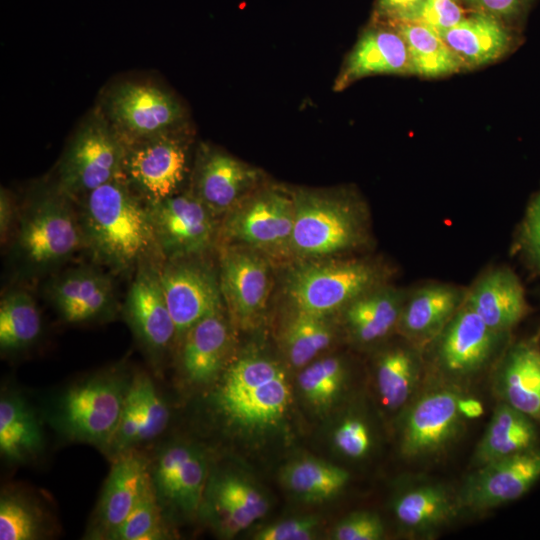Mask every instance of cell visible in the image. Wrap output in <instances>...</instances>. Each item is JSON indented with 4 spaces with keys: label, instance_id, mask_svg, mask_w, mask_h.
Returning <instances> with one entry per match:
<instances>
[{
    "label": "cell",
    "instance_id": "obj_4",
    "mask_svg": "<svg viewBox=\"0 0 540 540\" xmlns=\"http://www.w3.org/2000/svg\"><path fill=\"white\" fill-rule=\"evenodd\" d=\"M291 256L302 260L331 258L365 238L361 212L341 196L312 190L293 193Z\"/></svg>",
    "mask_w": 540,
    "mask_h": 540
},
{
    "label": "cell",
    "instance_id": "obj_13",
    "mask_svg": "<svg viewBox=\"0 0 540 540\" xmlns=\"http://www.w3.org/2000/svg\"><path fill=\"white\" fill-rule=\"evenodd\" d=\"M219 282L230 319L247 329L259 322L271 290L268 258L240 244H226L220 253Z\"/></svg>",
    "mask_w": 540,
    "mask_h": 540
},
{
    "label": "cell",
    "instance_id": "obj_12",
    "mask_svg": "<svg viewBox=\"0 0 540 540\" xmlns=\"http://www.w3.org/2000/svg\"><path fill=\"white\" fill-rule=\"evenodd\" d=\"M108 121L123 142L180 129V103L164 89L143 83H123L106 100Z\"/></svg>",
    "mask_w": 540,
    "mask_h": 540
},
{
    "label": "cell",
    "instance_id": "obj_2",
    "mask_svg": "<svg viewBox=\"0 0 540 540\" xmlns=\"http://www.w3.org/2000/svg\"><path fill=\"white\" fill-rule=\"evenodd\" d=\"M74 206L54 183L27 197L11 239V255L22 274L49 273L85 246Z\"/></svg>",
    "mask_w": 540,
    "mask_h": 540
},
{
    "label": "cell",
    "instance_id": "obj_18",
    "mask_svg": "<svg viewBox=\"0 0 540 540\" xmlns=\"http://www.w3.org/2000/svg\"><path fill=\"white\" fill-rule=\"evenodd\" d=\"M539 479L540 447H535L477 467L458 499L462 506L487 510L519 499Z\"/></svg>",
    "mask_w": 540,
    "mask_h": 540
},
{
    "label": "cell",
    "instance_id": "obj_39",
    "mask_svg": "<svg viewBox=\"0 0 540 540\" xmlns=\"http://www.w3.org/2000/svg\"><path fill=\"white\" fill-rule=\"evenodd\" d=\"M165 536L164 512L150 480L131 512L108 539L152 540Z\"/></svg>",
    "mask_w": 540,
    "mask_h": 540
},
{
    "label": "cell",
    "instance_id": "obj_47",
    "mask_svg": "<svg viewBox=\"0 0 540 540\" xmlns=\"http://www.w3.org/2000/svg\"><path fill=\"white\" fill-rule=\"evenodd\" d=\"M19 211L12 195L4 188L0 191V238L1 245L7 246L13 237Z\"/></svg>",
    "mask_w": 540,
    "mask_h": 540
},
{
    "label": "cell",
    "instance_id": "obj_11",
    "mask_svg": "<svg viewBox=\"0 0 540 540\" xmlns=\"http://www.w3.org/2000/svg\"><path fill=\"white\" fill-rule=\"evenodd\" d=\"M159 277L177 341L195 323L224 309L219 275L200 256L163 260Z\"/></svg>",
    "mask_w": 540,
    "mask_h": 540
},
{
    "label": "cell",
    "instance_id": "obj_38",
    "mask_svg": "<svg viewBox=\"0 0 540 540\" xmlns=\"http://www.w3.org/2000/svg\"><path fill=\"white\" fill-rule=\"evenodd\" d=\"M345 376L346 370L341 359L325 357L303 367L298 376V385L310 404L325 407L340 393Z\"/></svg>",
    "mask_w": 540,
    "mask_h": 540
},
{
    "label": "cell",
    "instance_id": "obj_35",
    "mask_svg": "<svg viewBox=\"0 0 540 540\" xmlns=\"http://www.w3.org/2000/svg\"><path fill=\"white\" fill-rule=\"evenodd\" d=\"M420 376V362L415 352L404 346L385 351L376 366V386L387 408L398 409L414 393Z\"/></svg>",
    "mask_w": 540,
    "mask_h": 540
},
{
    "label": "cell",
    "instance_id": "obj_40",
    "mask_svg": "<svg viewBox=\"0 0 540 540\" xmlns=\"http://www.w3.org/2000/svg\"><path fill=\"white\" fill-rule=\"evenodd\" d=\"M44 533V515L27 497L4 493L0 499V539L33 540Z\"/></svg>",
    "mask_w": 540,
    "mask_h": 540
},
{
    "label": "cell",
    "instance_id": "obj_9",
    "mask_svg": "<svg viewBox=\"0 0 540 540\" xmlns=\"http://www.w3.org/2000/svg\"><path fill=\"white\" fill-rule=\"evenodd\" d=\"M124 143L121 178L146 204L177 192L187 173V145L180 129Z\"/></svg>",
    "mask_w": 540,
    "mask_h": 540
},
{
    "label": "cell",
    "instance_id": "obj_7",
    "mask_svg": "<svg viewBox=\"0 0 540 540\" xmlns=\"http://www.w3.org/2000/svg\"><path fill=\"white\" fill-rule=\"evenodd\" d=\"M124 143L103 115L90 117L66 148L57 171L58 190L76 202L118 178Z\"/></svg>",
    "mask_w": 540,
    "mask_h": 540
},
{
    "label": "cell",
    "instance_id": "obj_48",
    "mask_svg": "<svg viewBox=\"0 0 540 540\" xmlns=\"http://www.w3.org/2000/svg\"><path fill=\"white\" fill-rule=\"evenodd\" d=\"M524 240L531 258L540 269V195L529 210L524 227Z\"/></svg>",
    "mask_w": 540,
    "mask_h": 540
},
{
    "label": "cell",
    "instance_id": "obj_25",
    "mask_svg": "<svg viewBox=\"0 0 540 540\" xmlns=\"http://www.w3.org/2000/svg\"><path fill=\"white\" fill-rule=\"evenodd\" d=\"M459 289L430 284L405 297L398 329L413 344L434 341L465 299Z\"/></svg>",
    "mask_w": 540,
    "mask_h": 540
},
{
    "label": "cell",
    "instance_id": "obj_10",
    "mask_svg": "<svg viewBox=\"0 0 540 540\" xmlns=\"http://www.w3.org/2000/svg\"><path fill=\"white\" fill-rule=\"evenodd\" d=\"M146 205L163 260L201 256L213 246L216 216L192 189Z\"/></svg>",
    "mask_w": 540,
    "mask_h": 540
},
{
    "label": "cell",
    "instance_id": "obj_43",
    "mask_svg": "<svg viewBox=\"0 0 540 540\" xmlns=\"http://www.w3.org/2000/svg\"><path fill=\"white\" fill-rule=\"evenodd\" d=\"M333 442L343 455L359 459L370 451L372 437L365 421L358 417H348L334 431Z\"/></svg>",
    "mask_w": 540,
    "mask_h": 540
},
{
    "label": "cell",
    "instance_id": "obj_8",
    "mask_svg": "<svg viewBox=\"0 0 540 540\" xmlns=\"http://www.w3.org/2000/svg\"><path fill=\"white\" fill-rule=\"evenodd\" d=\"M294 198L277 187L257 191L243 198L224 215L219 234L226 244L253 248L265 256L291 255Z\"/></svg>",
    "mask_w": 540,
    "mask_h": 540
},
{
    "label": "cell",
    "instance_id": "obj_3",
    "mask_svg": "<svg viewBox=\"0 0 540 540\" xmlns=\"http://www.w3.org/2000/svg\"><path fill=\"white\" fill-rule=\"evenodd\" d=\"M290 396L286 373L277 361L248 355L226 369L217 401L235 424L262 429L276 424L284 416Z\"/></svg>",
    "mask_w": 540,
    "mask_h": 540
},
{
    "label": "cell",
    "instance_id": "obj_36",
    "mask_svg": "<svg viewBox=\"0 0 540 540\" xmlns=\"http://www.w3.org/2000/svg\"><path fill=\"white\" fill-rule=\"evenodd\" d=\"M285 487L308 502H320L337 495L348 483L347 470L331 463L301 458L289 463L281 473Z\"/></svg>",
    "mask_w": 540,
    "mask_h": 540
},
{
    "label": "cell",
    "instance_id": "obj_23",
    "mask_svg": "<svg viewBox=\"0 0 540 540\" xmlns=\"http://www.w3.org/2000/svg\"><path fill=\"white\" fill-rule=\"evenodd\" d=\"M181 365L195 384L213 381L226 363L231 333L223 309L195 323L180 340Z\"/></svg>",
    "mask_w": 540,
    "mask_h": 540
},
{
    "label": "cell",
    "instance_id": "obj_19",
    "mask_svg": "<svg viewBox=\"0 0 540 540\" xmlns=\"http://www.w3.org/2000/svg\"><path fill=\"white\" fill-rule=\"evenodd\" d=\"M46 296L68 323L109 318L117 311L111 278L90 266H78L57 274L47 284Z\"/></svg>",
    "mask_w": 540,
    "mask_h": 540
},
{
    "label": "cell",
    "instance_id": "obj_22",
    "mask_svg": "<svg viewBox=\"0 0 540 540\" xmlns=\"http://www.w3.org/2000/svg\"><path fill=\"white\" fill-rule=\"evenodd\" d=\"M221 535L232 537L263 517L268 502L249 481L224 473L209 479L202 501Z\"/></svg>",
    "mask_w": 540,
    "mask_h": 540
},
{
    "label": "cell",
    "instance_id": "obj_5",
    "mask_svg": "<svg viewBox=\"0 0 540 540\" xmlns=\"http://www.w3.org/2000/svg\"><path fill=\"white\" fill-rule=\"evenodd\" d=\"M381 280V269L371 262L305 260L290 270L285 293L292 308L330 316L380 286Z\"/></svg>",
    "mask_w": 540,
    "mask_h": 540
},
{
    "label": "cell",
    "instance_id": "obj_44",
    "mask_svg": "<svg viewBox=\"0 0 540 540\" xmlns=\"http://www.w3.org/2000/svg\"><path fill=\"white\" fill-rule=\"evenodd\" d=\"M380 517L371 512H357L342 519L333 529L335 540H379L384 536Z\"/></svg>",
    "mask_w": 540,
    "mask_h": 540
},
{
    "label": "cell",
    "instance_id": "obj_17",
    "mask_svg": "<svg viewBox=\"0 0 540 540\" xmlns=\"http://www.w3.org/2000/svg\"><path fill=\"white\" fill-rule=\"evenodd\" d=\"M161 262H146L135 270L123 306L129 326L153 357L162 355L176 340L175 323L159 277Z\"/></svg>",
    "mask_w": 540,
    "mask_h": 540
},
{
    "label": "cell",
    "instance_id": "obj_24",
    "mask_svg": "<svg viewBox=\"0 0 540 540\" xmlns=\"http://www.w3.org/2000/svg\"><path fill=\"white\" fill-rule=\"evenodd\" d=\"M465 302L491 329L501 334L513 328L528 311L520 282L504 268L482 275L466 293Z\"/></svg>",
    "mask_w": 540,
    "mask_h": 540
},
{
    "label": "cell",
    "instance_id": "obj_6",
    "mask_svg": "<svg viewBox=\"0 0 540 540\" xmlns=\"http://www.w3.org/2000/svg\"><path fill=\"white\" fill-rule=\"evenodd\" d=\"M129 385L107 373L71 386L59 399L57 426L70 439L110 447Z\"/></svg>",
    "mask_w": 540,
    "mask_h": 540
},
{
    "label": "cell",
    "instance_id": "obj_42",
    "mask_svg": "<svg viewBox=\"0 0 540 540\" xmlns=\"http://www.w3.org/2000/svg\"><path fill=\"white\" fill-rule=\"evenodd\" d=\"M141 421L140 392L136 381L133 379L129 385L119 423L110 447L118 454H121L136 445Z\"/></svg>",
    "mask_w": 540,
    "mask_h": 540
},
{
    "label": "cell",
    "instance_id": "obj_45",
    "mask_svg": "<svg viewBox=\"0 0 540 540\" xmlns=\"http://www.w3.org/2000/svg\"><path fill=\"white\" fill-rule=\"evenodd\" d=\"M463 19V10L455 0H425L415 21L439 35Z\"/></svg>",
    "mask_w": 540,
    "mask_h": 540
},
{
    "label": "cell",
    "instance_id": "obj_51",
    "mask_svg": "<svg viewBox=\"0 0 540 540\" xmlns=\"http://www.w3.org/2000/svg\"><path fill=\"white\" fill-rule=\"evenodd\" d=\"M458 408L464 419L479 418L484 411L482 403L478 399L472 397L460 396Z\"/></svg>",
    "mask_w": 540,
    "mask_h": 540
},
{
    "label": "cell",
    "instance_id": "obj_28",
    "mask_svg": "<svg viewBox=\"0 0 540 540\" xmlns=\"http://www.w3.org/2000/svg\"><path fill=\"white\" fill-rule=\"evenodd\" d=\"M537 422L510 405L500 402L474 454L477 467L538 447Z\"/></svg>",
    "mask_w": 540,
    "mask_h": 540
},
{
    "label": "cell",
    "instance_id": "obj_15",
    "mask_svg": "<svg viewBox=\"0 0 540 540\" xmlns=\"http://www.w3.org/2000/svg\"><path fill=\"white\" fill-rule=\"evenodd\" d=\"M460 396L453 389L439 388L412 403L401 432V451L406 457L434 455L456 439L464 420L458 408Z\"/></svg>",
    "mask_w": 540,
    "mask_h": 540
},
{
    "label": "cell",
    "instance_id": "obj_41",
    "mask_svg": "<svg viewBox=\"0 0 540 540\" xmlns=\"http://www.w3.org/2000/svg\"><path fill=\"white\" fill-rule=\"evenodd\" d=\"M141 398L142 421L137 444L159 436L167 427L169 410L153 381L145 374L134 377Z\"/></svg>",
    "mask_w": 540,
    "mask_h": 540
},
{
    "label": "cell",
    "instance_id": "obj_49",
    "mask_svg": "<svg viewBox=\"0 0 540 540\" xmlns=\"http://www.w3.org/2000/svg\"><path fill=\"white\" fill-rule=\"evenodd\" d=\"M425 0H379L381 13L396 22L415 21Z\"/></svg>",
    "mask_w": 540,
    "mask_h": 540
},
{
    "label": "cell",
    "instance_id": "obj_37",
    "mask_svg": "<svg viewBox=\"0 0 540 540\" xmlns=\"http://www.w3.org/2000/svg\"><path fill=\"white\" fill-rule=\"evenodd\" d=\"M41 316L32 295L11 289L0 302V348L15 352L32 345L41 333Z\"/></svg>",
    "mask_w": 540,
    "mask_h": 540
},
{
    "label": "cell",
    "instance_id": "obj_29",
    "mask_svg": "<svg viewBox=\"0 0 540 540\" xmlns=\"http://www.w3.org/2000/svg\"><path fill=\"white\" fill-rule=\"evenodd\" d=\"M405 297L400 290L380 285L352 301L342 311L353 338L370 344L398 328Z\"/></svg>",
    "mask_w": 540,
    "mask_h": 540
},
{
    "label": "cell",
    "instance_id": "obj_50",
    "mask_svg": "<svg viewBox=\"0 0 540 540\" xmlns=\"http://www.w3.org/2000/svg\"><path fill=\"white\" fill-rule=\"evenodd\" d=\"M525 0H467V2L480 11L492 17L511 16L519 11Z\"/></svg>",
    "mask_w": 540,
    "mask_h": 540
},
{
    "label": "cell",
    "instance_id": "obj_32",
    "mask_svg": "<svg viewBox=\"0 0 540 540\" xmlns=\"http://www.w3.org/2000/svg\"><path fill=\"white\" fill-rule=\"evenodd\" d=\"M43 435L33 409L18 394L0 401V452L10 462H23L42 449Z\"/></svg>",
    "mask_w": 540,
    "mask_h": 540
},
{
    "label": "cell",
    "instance_id": "obj_34",
    "mask_svg": "<svg viewBox=\"0 0 540 540\" xmlns=\"http://www.w3.org/2000/svg\"><path fill=\"white\" fill-rule=\"evenodd\" d=\"M328 317L291 307L283 328L282 343L293 366L305 367L331 345L334 329Z\"/></svg>",
    "mask_w": 540,
    "mask_h": 540
},
{
    "label": "cell",
    "instance_id": "obj_20",
    "mask_svg": "<svg viewBox=\"0 0 540 540\" xmlns=\"http://www.w3.org/2000/svg\"><path fill=\"white\" fill-rule=\"evenodd\" d=\"M259 172L245 162L210 147H202L192 191L217 217L234 208L253 188Z\"/></svg>",
    "mask_w": 540,
    "mask_h": 540
},
{
    "label": "cell",
    "instance_id": "obj_16",
    "mask_svg": "<svg viewBox=\"0 0 540 540\" xmlns=\"http://www.w3.org/2000/svg\"><path fill=\"white\" fill-rule=\"evenodd\" d=\"M502 336L491 329L464 299L434 339L436 363L451 378L472 376L487 366Z\"/></svg>",
    "mask_w": 540,
    "mask_h": 540
},
{
    "label": "cell",
    "instance_id": "obj_27",
    "mask_svg": "<svg viewBox=\"0 0 540 540\" xmlns=\"http://www.w3.org/2000/svg\"><path fill=\"white\" fill-rule=\"evenodd\" d=\"M494 387L502 402L540 422V348L527 342L513 347L497 370Z\"/></svg>",
    "mask_w": 540,
    "mask_h": 540
},
{
    "label": "cell",
    "instance_id": "obj_14",
    "mask_svg": "<svg viewBox=\"0 0 540 540\" xmlns=\"http://www.w3.org/2000/svg\"><path fill=\"white\" fill-rule=\"evenodd\" d=\"M208 465L197 446L174 442L163 447L151 466V481L163 512L189 516L201 507Z\"/></svg>",
    "mask_w": 540,
    "mask_h": 540
},
{
    "label": "cell",
    "instance_id": "obj_33",
    "mask_svg": "<svg viewBox=\"0 0 540 540\" xmlns=\"http://www.w3.org/2000/svg\"><path fill=\"white\" fill-rule=\"evenodd\" d=\"M408 49L410 73L440 77L457 72L462 64L441 36L417 22H397Z\"/></svg>",
    "mask_w": 540,
    "mask_h": 540
},
{
    "label": "cell",
    "instance_id": "obj_31",
    "mask_svg": "<svg viewBox=\"0 0 540 540\" xmlns=\"http://www.w3.org/2000/svg\"><path fill=\"white\" fill-rule=\"evenodd\" d=\"M455 500L439 485L424 484L402 492L394 501L397 521L413 533L431 532L451 520L458 511Z\"/></svg>",
    "mask_w": 540,
    "mask_h": 540
},
{
    "label": "cell",
    "instance_id": "obj_30",
    "mask_svg": "<svg viewBox=\"0 0 540 540\" xmlns=\"http://www.w3.org/2000/svg\"><path fill=\"white\" fill-rule=\"evenodd\" d=\"M440 36L462 66L468 67L498 59L510 45V37L504 27L495 17L483 13L463 18Z\"/></svg>",
    "mask_w": 540,
    "mask_h": 540
},
{
    "label": "cell",
    "instance_id": "obj_21",
    "mask_svg": "<svg viewBox=\"0 0 540 540\" xmlns=\"http://www.w3.org/2000/svg\"><path fill=\"white\" fill-rule=\"evenodd\" d=\"M151 465L131 449L117 457L103 487L95 513V534L109 538L125 520L151 480Z\"/></svg>",
    "mask_w": 540,
    "mask_h": 540
},
{
    "label": "cell",
    "instance_id": "obj_26",
    "mask_svg": "<svg viewBox=\"0 0 540 540\" xmlns=\"http://www.w3.org/2000/svg\"><path fill=\"white\" fill-rule=\"evenodd\" d=\"M410 73L407 45L398 31H366L349 54L336 81V90L375 74Z\"/></svg>",
    "mask_w": 540,
    "mask_h": 540
},
{
    "label": "cell",
    "instance_id": "obj_1",
    "mask_svg": "<svg viewBox=\"0 0 540 540\" xmlns=\"http://www.w3.org/2000/svg\"><path fill=\"white\" fill-rule=\"evenodd\" d=\"M84 247L99 263L125 273L150 261H163L150 214L141 200L116 178L75 202Z\"/></svg>",
    "mask_w": 540,
    "mask_h": 540
},
{
    "label": "cell",
    "instance_id": "obj_46",
    "mask_svg": "<svg viewBox=\"0 0 540 540\" xmlns=\"http://www.w3.org/2000/svg\"><path fill=\"white\" fill-rule=\"evenodd\" d=\"M319 520L305 516L270 524L254 534L257 540H309L317 535Z\"/></svg>",
    "mask_w": 540,
    "mask_h": 540
}]
</instances>
